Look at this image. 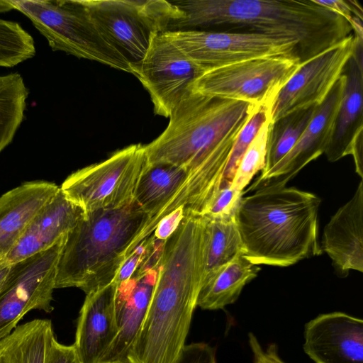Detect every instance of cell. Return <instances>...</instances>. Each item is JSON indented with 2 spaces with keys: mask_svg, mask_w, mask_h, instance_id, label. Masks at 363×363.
<instances>
[{
  "mask_svg": "<svg viewBox=\"0 0 363 363\" xmlns=\"http://www.w3.org/2000/svg\"><path fill=\"white\" fill-rule=\"evenodd\" d=\"M45 363H81L73 345H65L57 341L55 337L48 348Z\"/></svg>",
  "mask_w": 363,
  "mask_h": 363,
  "instance_id": "35",
  "label": "cell"
},
{
  "mask_svg": "<svg viewBox=\"0 0 363 363\" xmlns=\"http://www.w3.org/2000/svg\"><path fill=\"white\" fill-rule=\"evenodd\" d=\"M319 5L335 12L347 20L349 23L354 16L361 20L363 19L362 9L360 4L354 0H333L318 1L315 0Z\"/></svg>",
  "mask_w": 363,
  "mask_h": 363,
  "instance_id": "36",
  "label": "cell"
},
{
  "mask_svg": "<svg viewBox=\"0 0 363 363\" xmlns=\"http://www.w3.org/2000/svg\"><path fill=\"white\" fill-rule=\"evenodd\" d=\"M317 106L291 113L269 128L265 166L261 175L275 166L294 146L312 120Z\"/></svg>",
  "mask_w": 363,
  "mask_h": 363,
  "instance_id": "27",
  "label": "cell"
},
{
  "mask_svg": "<svg viewBox=\"0 0 363 363\" xmlns=\"http://www.w3.org/2000/svg\"><path fill=\"white\" fill-rule=\"evenodd\" d=\"M47 39L52 51H62L133 74L128 61L109 43L82 0H9Z\"/></svg>",
  "mask_w": 363,
  "mask_h": 363,
  "instance_id": "6",
  "label": "cell"
},
{
  "mask_svg": "<svg viewBox=\"0 0 363 363\" xmlns=\"http://www.w3.org/2000/svg\"><path fill=\"white\" fill-rule=\"evenodd\" d=\"M354 48L352 34L301 62L269 108V121L322 104L343 74Z\"/></svg>",
  "mask_w": 363,
  "mask_h": 363,
  "instance_id": "12",
  "label": "cell"
},
{
  "mask_svg": "<svg viewBox=\"0 0 363 363\" xmlns=\"http://www.w3.org/2000/svg\"><path fill=\"white\" fill-rule=\"evenodd\" d=\"M315 194L277 184H264L242 196L235 220L244 256L256 265L285 267L321 254Z\"/></svg>",
  "mask_w": 363,
  "mask_h": 363,
  "instance_id": "4",
  "label": "cell"
},
{
  "mask_svg": "<svg viewBox=\"0 0 363 363\" xmlns=\"http://www.w3.org/2000/svg\"><path fill=\"white\" fill-rule=\"evenodd\" d=\"M362 135L358 136L354 140L350 155H352L354 162L355 172L362 178H363V160H362Z\"/></svg>",
  "mask_w": 363,
  "mask_h": 363,
  "instance_id": "37",
  "label": "cell"
},
{
  "mask_svg": "<svg viewBox=\"0 0 363 363\" xmlns=\"http://www.w3.org/2000/svg\"><path fill=\"white\" fill-rule=\"evenodd\" d=\"M54 337L50 320L35 319L19 325L0 339V363H45Z\"/></svg>",
  "mask_w": 363,
  "mask_h": 363,
  "instance_id": "24",
  "label": "cell"
},
{
  "mask_svg": "<svg viewBox=\"0 0 363 363\" xmlns=\"http://www.w3.org/2000/svg\"><path fill=\"white\" fill-rule=\"evenodd\" d=\"M185 217L183 207L173 210L157 223L152 235L157 240L166 241L177 230Z\"/></svg>",
  "mask_w": 363,
  "mask_h": 363,
  "instance_id": "34",
  "label": "cell"
},
{
  "mask_svg": "<svg viewBox=\"0 0 363 363\" xmlns=\"http://www.w3.org/2000/svg\"><path fill=\"white\" fill-rule=\"evenodd\" d=\"M149 219L135 201L120 208L85 213L67 235L55 289L77 287L87 294L113 281Z\"/></svg>",
  "mask_w": 363,
  "mask_h": 363,
  "instance_id": "5",
  "label": "cell"
},
{
  "mask_svg": "<svg viewBox=\"0 0 363 363\" xmlns=\"http://www.w3.org/2000/svg\"><path fill=\"white\" fill-rule=\"evenodd\" d=\"M67 235L49 249L11 265L0 292V339L11 333L29 311L53 310L57 268Z\"/></svg>",
  "mask_w": 363,
  "mask_h": 363,
  "instance_id": "11",
  "label": "cell"
},
{
  "mask_svg": "<svg viewBox=\"0 0 363 363\" xmlns=\"http://www.w3.org/2000/svg\"><path fill=\"white\" fill-rule=\"evenodd\" d=\"M303 350L315 363H363V320L343 312L305 325Z\"/></svg>",
  "mask_w": 363,
  "mask_h": 363,
  "instance_id": "15",
  "label": "cell"
},
{
  "mask_svg": "<svg viewBox=\"0 0 363 363\" xmlns=\"http://www.w3.org/2000/svg\"><path fill=\"white\" fill-rule=\"evenodd\" d=\"M345 86L333 133L324 152L334 162L350 155L354 140L363 134L362 59L354 54L344 70Z\"/></svg>",
  "mask_w": 363,
  "mask_h": 363,
  "instance_id": "20",
  "label": "cell"
},
{
  "mask_svg": "<svg viewBox=\"0 0 363 363\" xmlns=\"http://www.w3.org/2000/svg\"><path fill=\"white\" fill-rule=\"evenodd\" d=\"M35 55L33 37L17 22L0 18V67H14Z\"/></svg>",
  "mask_w": 363,
  "mask_h": 363,
  "instance_id": "28",
  "label": "cell"
},
{
  "mask_svg": "<svg viewBox=\"0 0 363 363\" xmlns=\"http://www.w3.org/2000/svg\"><path fill=\"white\" fill-rule=\"evenodd\" d=\"M249 345L253 354V363H271L267 358L264 350L257 337L252 333L248 334Z\"/></svg>",
  "mask_w": 363,
  "mask_h": 363,
  "instance_id": "38",
  "label": "cell"
},
{
  "mask_svg": "<svg viewBox=\"0 0 363 363\" xmlns=\"http://www.w3.org/2000/svg\"><path fill=\"white\" fill-rule=\"evenodd\" d=\"M204 220L186 216L164 244L129 363H174L185 345L203 277Z\"/></svg>",
  "mask_w": 363,
  "mask_h": 363,
  "instance_id": "2",
  "label": "cell"
},
{
  "mask_svg": "<svg viewBox=\"0 0 363 363\" xmlns=\"http://www.w3.org/2000/svg\"><path fill=\"white\" fill-rule=\"evenodd\" d=\"M204 72L162 33L153 40L133 75L148 92L155 113L169 118Z\"/></svg>",
  "mask_w": 363,
  "mask_h": 363,
  "instance_id": "13",
  "label": "cell"
},
{
  "mask_svg": "<svg viewBox=\"0 0 363 363\" xmlns=\"http://www.w3.org/2000/svg\"><path fill=\"white\" fill-rule=\"evenodd\" d=\"M243 192L231 186L220 189L208 211L203 216L208 218H225L235 215Z\"/></svg>",
  "mask_w": 363,
  "mask_h": 363,
  "instance_id": "32",
  "label": "cell"
},
{
  "mask_svg": "<svg viewBox=\"0 0 363 363\" xmlns=\"http://www.w3.org/2000/svg\"><path fill=\"white\" fill-rule=\"evenodd\" d=\"M5 255H6V254L0 252V265L2 264H4V263H3V260L4 259Z\"/></svg>",
  "mask_w": 363,
  "mask_h": 363,
  "instance_id": "42",
  "label": "cell"
},
{
  "mask_svg": "<svg viewBox=\"0 0 363 363\" xmlns=\"http://www.w3.org/2000/svg\"><path fill=\"white\" fill-rule=\"evenodd\" d=\"M164 34L205 71L257 57L295 55L299 58L298 44L291 39L200 29L169 30Z\"/></svg>",
  "mask_w": 363,
  "mask_h": 363,
  "instance_id": "10",
  "label": "cell"
},
{
  "mask_svg": "<svg viewBox=\"0 0 363 363\" xmlns=\"http://www.w3.org/2000/svg\"><path fill=\"white\" fill-rule=\"evenodd\" d=\"M321 250L328 254L340 277L363 272V182L324 228Z\"/></svg>",
  "mask_w": 363,
  "mask_h": 363,
  "instance_id": "18",
  "label": "cell"
},
{
  "mask_svg": "<svg viewBox=\"0 0 363 363\" xmlns=\"http://www.w3.org/2000/svg\"><path fill=\"white\" fill-rule=\"evenodd\" d=\"M115 281L86 295L73 344L81 363H99L118 332Z\"/></svg>",
  "mask_w": 363,
  "mask_h": 363,
  "instance_id": "16",
  "label": "cell"
},
{
  "mask_svg": "<svg viewBox=\"0 0 363 363\" xmlns=\"http://www.w3.org/2000/svg\"><path fill=\"white\" fill-rule=\"evenodd\" d=\"M158 267L135 273L118 286L116 299L118 332L99 363H129L128 356L143 323Z\"/></svg>",
  "mask_w": 363,
  "mask_h": 363,
  "instance_id": "19",
  "label": "cell"
},
{
  "mask_svg": "<svg viewBox=\"0 0 363 363\" xmlns=\"http://www.w3.org/2000/svg\"><path fill=\"white\" fill-rule=\"evenodd\" d=\"M268 119V109L262 107H257L250 118L241 129L233 145L223 174L220 189L230 186L236 169L247 148L255 137L262 124Z\"/></svg>",
  "mask_w": 363,
  "mask_h": 363,
  "instance_id": "30",
  "label": "cell"
},
{
  "mask_svg": "<svg viewBox=\"0 0 363 363\" xmlns=\"http://www.w3.org/2000/svg\"><path fill=\"white\" fill-rule=\"evenodd\" d=\"M345 86L344 72L315 113L292 149L271 169L257 179L252 188L264 184L286 185L305 166L324 154L330 141Z\"/></svg>",
  "mask_w": 363,
  "mask_h": 363,
  "instance_id": "14",
  "label": "cell"
},
{
  "mask_svg": "<svg viewBox=\"0 0 363 363\" xmlns=\"http://www.w3.org/2000/svg\"><path fill=\"white\" fill-rule=\"evenodd\" d=\"M173 3L184 13L174 30L198 28L294 40L298 44L301 63L353 34L345 18L315 0H182Z\"/></svg>",
  "mask_w": 363,
  "mask_h": 363,
  "instance_id": "3",
  "label": "cell"
},
{
  "mask_svg": "<svg viewBox=\"0 0 363 363\" xmlns=\"http://www.w3.org/2000/svg\"><path fill=\"white\" fill-rule=\"evenodd\" d=\"M204 220L203 277L244 255L242 239L235 215L225 218L202 216Z\"/></svg>",
  "mask_w": 363,
  "mask_h": 363,
  "instance_id": "25",
  "label": "cell"
},
{
  "mask_svg": "<svg viewBox=\"0 0 363 363\" xmlns=\"http://www.w3.org/2000/svg\"><path fill=\"white\" fill-rule=\"evenodd\" d=\"M29 91L18 72L0 75V153L23 121Z\"/></svg>",
  "mask_w": 363,
  "mask_h": 363,
  "instance_id": "26",
  "label": "cell"
},
{
  "mask_svg": "<svg viewBox=\"0 0 363 363\" xmlns=\"http://www.w3.org/2000/svg\"><path fill=\"white\" fill-rule=\"evenodd\" d=\"M147 166L144 145L133 144L103 162L73 172L60 189L85 213L123 208L134 201L139 180Z\"/></svg>",
  "mask_w": 363,
  "mask_h": 363,
  "instance_id": "8",
  "label": "cell"
},
{
  "mask_svg": "<svg viewBox=\"0 0 363 363\" xmlns=\"http://www.w3.org/2000/svg\"><path fill=\"white\" fill-rule=\"evenodd\" d=\"M174 363H216V350L206 342L185 345Z\"/></svg>",
  "mask_w": 363,
  "mask_h": 363,
  "instance_id": "33",
  "label": "cell"
},
{
  "mask_svg": "<svg viewBox=\"0 0 363 363\" xmlns=\"http://www.w3.org/2000/svg\"><path fill=\"white\" fill-rule=\"evenodd\" d=\"M155 241L152 234L139 243L123 260L113 281L118 286L130 279L151 252Z\"/></svg>",
  "mask_w": 363,
  "mask_h": 363,
  "instance_id": "31",
  "label": "cell"
},
{
  "mask_svg": "<svg viewBox=\"0 0 363 363\" xmlns=\"http://www.w3.org/2000/svg\"><path fill=\"white\" fill-rule=\"evenodd\" d=\"M257 106L189 90L171 112L164 130L144 145L147 165L168 164L184 169L180 191L156 219L183 207L203 216L220 189L235 140Z\"/></svg>",
  "mask_w": 363,
  "mask_h": 363,
  "instance_id": "1",
  "label": "cell"
},
{
  "mask_svg": "<svg viewBox=\"0 0 363 363\" xmlns=\"http://www.w3.org/2000/svg\"><path fill=\"white\" fill-rule=\"evenodd\" d=\"M295 55L257 57L205 71L191 90L203 95L249 103L269 110L298 69Z\"/></svg>",
  "mask_w": 363,
  "mask_h": 363,
  "instance_id": "9",
  "label": "cell"
},
{
  "mask_svg": "<svg viewBox=\"0 0 363 363\" xmlns=\"http://www.w3.org/2000/svg\"><path fill=\"white\" fill-rule=\"evenodd\" d=\"M11 265L2 264L0 265V292L4 289L11 272Z\"/></svg>",
  "mask_w": 363,
  "mask_h": 363,
  "instance_id": "40",
  "label": "cell"
},
{
  "mask_svg": "<svg viewBox=\"0 0 363 363\" xmlns=\"http://www.w3.org/2000/svg\"><path fill=\"white\" fill-rule=\"evenodd\" d=\"M13 9L9 0H0V12H6Z\"/></svg>",
  "mask_w": 363,
  "mask_h": 363,
  "instance_id": "41",
  "label": "cell"
},
{
  "mask_svg": "<svg viewBox=\"0 0 363 363\" xmlns=\"http://www.w3.org/2000/svg\"><path fill=\"white\" fill-rule=\"evenodd\" d=\"M260 269L243 254L238 255L204 277L197 306L204 310H218L233 303L245 285L257 277Z\"/></svg>",
  "mask_w": 363,
  "mask_h": 363,
  "instance_id": "22",
  "label": "cell"
},
{
  "mask_svg": "<svg viewBox=\"0 0 363 363\" xmlns=\"http://www.w3.org/2000/svg\"><path fill=\"white\" fill-rule=\"evenodd\" d=\"M109 43L128 61L133 74L157 35L173 30L184 12L164 0H82Z\"/></svg>",
  "mask_w": 363,
  "mask_h": 363,
  "instance_id": "7",
  "label": "cell"
},
{
  "mask_svg": "<svg viewBox=\"0 0 363 363\" xmlns=\"http://www.w3.org/2000/svg\"><path fill=\"white\" fill-rule=\"evenodd\" d=\"M270 123L268 119L262 124L242 156L230 185L235 190L243 192L253 177L264 169Z\"/></svg>",
  "mask_w": 363,
  "mask_h": 363,
  "instance_id": "29",
  "label": "cell"
},
{
  "mask_svg": "<svg viewBox=\"0 0 363 363\" xmlns=\"http://www.w3.org/2000/svg\"><path fill=\"white\" fill-rule=\"evenodd\" d=\"M84 210L60 190L32 218L3 263L12 265L46 250L71 232L84 216Z\"/></svg>",
  "mask_w": 363,
  "mask_h": 363,
  "instance_id": "17",
  "label": "cell"
},
{
  "mask_svg": "<svg viewBox=\"0 0 363 363\" xmlns=\"http://www.w3.org/2000/svg\"><path fill=\"white\" fill-rule=\"evenodd\" d=\"M60 190L54 183L26 182L0 197V252L7 254L35 215Z\"/></svg>",
  "mask_w": 363,
  "mask_h": 363,
  "instance_id": "21",
  "label": "cell"
},
{
  "mask_svg": "<svg viewBox=\"0 0 363 363\" xmlns=\"http://www.w3.org/2000/svg\"><path fill=\"white\" fill-rule=\"evenodd\" d=\"M264 353L271 363H286L279 356L277 346L274 343L269 345Z\"/></svg>",
  "mask_w": 363,
  "mask_h": 363,
  "instance_id": "39",
  "label": "cell"
},
{
  "mask_svg": "<svg viewBox=\"0 0 363 363\" xmlns=\"http://www.w3.org/2000/svg\"><path fill=\"white\" fill-rule=\"evenodd\" d=\"M187 177L184 169L174 165L155 164L147 166L134 197V201L149 215L150 219L145 228L151 225L172 202Z\"/></svg>",
  "mask_w": 363,
  "mask_h": 363,
  "instance_id": "23",
  "label": "cell"
}]
</instances>
